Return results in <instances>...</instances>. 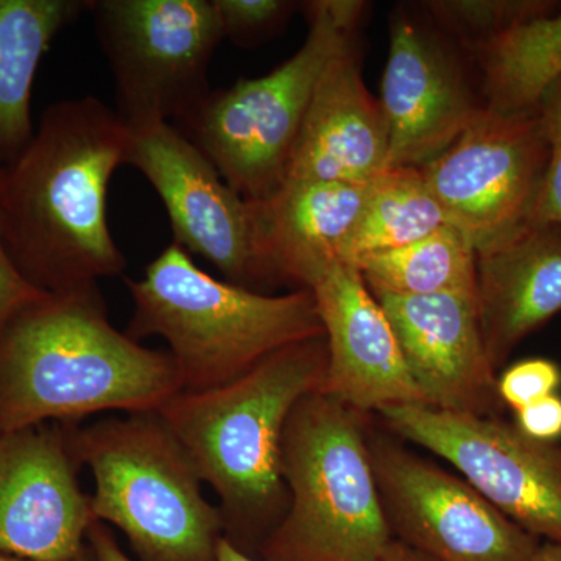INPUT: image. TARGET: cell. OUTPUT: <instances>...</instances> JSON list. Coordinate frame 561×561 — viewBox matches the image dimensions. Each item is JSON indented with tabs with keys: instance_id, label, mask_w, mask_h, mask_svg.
<instances>
[{
	"instance_id": "6da1fadb",
	"label": "cell",
	"mask_w": 561,
	"mask_h": 561,
	"mask_svg": "<svg viewBox=\"0 0 561 561\" xmlns=\"http://www.w3.org/2000/svg\"><path fill=\"white\" fill-rule=\"evenodd\" d=\"M130 142L117 111L84 95L47 106L31 144L0 168L3 242L35 289L62 294L124 273L106 197Z\"/></svg>"
},
{
	"instance_id": "7a4b0ae2",
	"label": "cell",
	"mask_w": 561,
	"mask_h": 561,
	"mask_svg": "<svg viewBox=\"0 0 561 561\" xmlns=\"http://www.w3.org/2000/svg\"><path fill=\"white\" fill-rule=\"evenodd\" d=\"M183 391L168 350L113 327L99 284L43 294L0 327V435L103 412H158Z\"/></svg>"
},
{
	"instance_id": "3957f363",
	"label": "cell",
	"mask_w": 561,
	"mask_h": 561,
	"mask_svg": "<svg viewBox=\"0 0 561 561\" xmlns=\"http://www.w3.org/2000/svg\"><path fill=\"white\" fill-rule=\"evenodd\" d=\"M327 370L323 335L279 350L225 386L180 391L158 411L216 493L225 538L254 559L289 507L280 465L287 420L320 391Z\"/></svg>"
},
{
	"instance_id": "277c9868",
	"label": "cell",
	"mask_w": 561,
	"mask_h": 561,
	"mask_svg": "<svg viewBox=\"0 0 561 561\" xmlns=\"http://www.w3.org/2000/svg\"><path fill=\"white\" fill-rule=\"evenodd\" d=\"M125 284L133 301L125 332L168 343L183 391L225 386L279 350L324 335L311 290L271 295L214 278L176 242Z\"/></svg>"
},
{
	"instance_id": "5b68a950",
	"label": "cell",
	"mask_w": 561,
	"mask_h": 561,
	"mask_svg": "<svg viewBox=\"0 0 561 561\" xmlns=\"http://www.w3.org/2000/svg\"><path fill=\"white\" fill-rule=\"evenodd\" d=\"M370 415L313 391L284 430L289 507L262 545L261 561H381L391 534L376 481Z\"/></svg>"
},
{
	"instance_id": "8992f818",
	"label": "cell",
	"mask_w": 561,
	"mask_h": 561,
	"mask_svg": "<svg viewBox=\"0 0 561 561\" xmlns=\"http://www.w3.org/2000/svg\"><path fill=\"white\" fill-rule=\"evenodd\" d=\"M70 446L94 479L95 522L119 529L140 561H219V507L160 413L73 423Z\"/></svg>"
},
{
	"instance_id": "52a82bcc",
	"label": "cell",
	"mask_w": 561,
	"mask_h": 561,
	"mask_svg": "<svg viewBox=\"0 0 561 561\" xmlns=\"http://www.w3.org/2000/svg\"><path fill=\"white\" fill-rule=\"evenodd\" d=\"M309 31L300 49L260 79L209 91L176 128L221 179L250 202L271 198L286 183L313 92L324 69L354 46L365 3L306 2Z\"/></svg>"
},
{
	"instance_id": "ba28073f",
	"label": "cell",
	"mask_w": 561,
	"mask_h": 561,
	"mask_svg": "<svg viewBox=\"0 0 561 561\" xmlns=\"http://www.w3.org/2000/svg\"><path fill=\"white\" fill-rule=\"evenodd\" d=\"M88 11L128 127L183 121L209 94L225 39L214 0H90Z\"/></svg>"
},
{
	"instance_id": "9c48e42d",
	"label": "cell",
	"mask_w": 561,
	"mask_h": 561,
	"mask_svg": "<svg viewBox=\"0 0 561 561\" xmlns=\"http://www.w3.org/2000/svg\"><path fill=\"white\" fill-rule=\"evenodd\" d=\"M549 144L540 114H501L485 105L437 160L421 168L451 227L476 253L534 224Z\"/></svg>"
},
{
	"instance_id": "30bf717a",
	"label": "cell",
	"mask_w": 561,
	"mask_h": 561,
	"mask_svg": "<svg viewBox=\"0 0 561 561\" xmlns=\"http://www.w3.org/2000/svg\"><path fill=\"white\" fill-rule=\"evenodd\" d=\"M386 426L451 463L461 479L513 523L561 545V443L531 440L500 416L390 405Z\"/></svg>"
},
{
	"instance_id": "8fae6325",
	"label": "cell",
	"mask_w": 561,
	"mask_h": 561,
	"mask_svg": "<svg viewBox=\"0 0 561 561\" xmlns=\"http://www.w3.org/2000/svg\"><path fill=\"white\" fill-rule=\"evenodd\" d=\"M368 446L394 540L437 561L534 560L540 538L470 483L371 430Z\"/></svg>"
},
{
	"instance_id": "7c38bea8",
	"label": "cell",
	"mask_w": 561,
	"mask_h": 561,
	"mask_svg": "<svg viewBox=\"0 0 561 561\" xmlns=\"http://www.w3.org/2000/svg\"><path fill=\"white\" fill-rule=\"evenodd\" d=\"M130 130L127 165L138 169L164 203L173 242L208 261L232 284L262 294L271 289L257 247L254 203L232 190L171 122Z\"/></svg>"
},
{
	"instance_id": "4fadbf2b",
	"label": "cell",
	"mask_w": 561,
	"mask_h": 561,
	"mask_svg": "<svg viewBox=\"0 0 561 561\" xmlns=\"http://www.w3.org/2000/svg\"><path fill=\"white\" fill-rule=\"evenodd\" d=\"M72 424L0 435V556L68 561L87 546L95 518L80 486Z\"/></svg>"
},
{
	"instance_id": "5bb4252c",
	"label": "cell",
	"mask_w": 561,
	"mask_h": 561,
	"mask_svg": "<svg viewBox=\"0 0 561 561\" xmlns=\"http://www.w3.org/2000/svg\"><path fill=\"white\" fill-rule=\"evenodd\" d=\"M379 103L389 133L387 169H421L437 160L482 106L448 36L402 13L390 22Z\"/></svg>"
},
{
	"instance_id": "9a60e30c",
	"label": "cell",
	"mask_w": 561,
	"mask_h": 561,
	"mask_svg": "<svg viewBox=\"0 0 561 561\" xmlns=\"http://www.w3.org/2000/svg\"><path fill=\"white\" fill-rule=\"evenodd\" d=\"M373 295L389 317L413 381L430 408L500 416L497 375L483 339L478 291Z\"/></svg>"
},
{
	"instance_id": "2e32d148",
	"label": "cell",
	"mask_w": 561,
	"mask_h": 561,
	"mask_svg": "<svg viewBox=\"0 0 561 561\" xmlns=\"http://www.w3.org/2000/svg\"><path fill=\"white\" fill-rule=\"evenodd\" d=\"M311 291L328 346L320 393L367 415L390 405H427L389 317L353 264L332 265Z\"/></svg>"
},
{
	"instance_id": "e0dca14e",
	"label": "cell",
	"mask_w": 561,
	"mask_h": 561,
	"mask_svg": "<svg viewBox=\"0 0 561 561\" xmlns=\"http://www.w3.org/2000/svg\"><path fill=\"white\" fill-rule=\"evenodd\" d=\"M387 164L389 133L381 103L368 91L351 46L317 84L286 183L365 184Z\"/></svg>"
},
{
	"instance_id": "ac0fdd59",
	"label": "cell",
	"mask_w": 561,
	"mask_h": 561,
	"mask_svg": "<svg viewBox=\"0 0 561 561\" xmlns=\"http://www.w3.org/2000/svg\"><path fill=\"white\" fill-rule=\"evenodd\" d=\"M371 183V181H370ZM370 183H286L256 208L257 247L271 289L311 290L341 262Z\"/></svg>"
},
{
	"instance_id": "d6986e66",
	"label": "cell",
	"mask_w": 561,
	"mask_h": 561,
	"mask_svg": "<svg viewBox=\"0 0 561 561\" xmlns=\"http://www.w3.org/2000/svg\"><path fill=\"white\" fill-rule=\"evenodd\" d=\"M478 301L497 373L524 339L561 313V225H530L478 253Z\"/></svg>"
},
{
	"instance_id": "ffe728a7",
	"label": "cell",
	"mask_w": 561,
	"mask_h": 561,
	"mask_svg": "<svg viewBox=\"0 0 561 561\" xmlns=\"http://www.w3.org/2000/svg\"><path fill=\"white\" fill-rule=\"evenodd\" d=\"M90 0H0V168L31 144L32 92L50 44Z\"/></svg>"
},
{
	"instance_id": "44dd1931",
	"label": "cell",
	"mask_w": 561,
	"mask_h": 561,
	"mask_svg": "<svg viewBox=\"0 0 561 561\" xmlns=\"http://www.w3.org/2000/svg\"><path fill=\"white\" fill-rule=\"evenodd\" d=\"M483 105L501 114H534L561 79V7L505 32L474 54Z\"/></svg>"
},
{
	"instance_id": "7402d4cb",
	"label": "cell",
	"mask_w": 561,
	"mask_h": 561,
	"mask_svg": "<svg viewBox=\"0 0 561 561\" xmlns=\"http://www.w3.org/2000/svg\"><path fill=\"white\" fill-rule=\"evenodd\" d=\"M373 294L430 297L449 291H478V253L451 225L401 249L348 262Z\"/></svg>"
},
{
	"instance_id": "603a6c76",
	"label": "cell",
	"mask_w": 561,
	"mask_h": 561,
	"mask_svg": "<svg viewBox=\"0 0 561 561\" xmlns=\"http://www.w3.org/2000/svg\"><path fill=\"white\" fill-rule=\"evenodd\" d=\"M449 225L416 168L387 169L368 187L364 208L341 251L342 262L401 249Z\"/></svg>"
},
{
	"instance_id": "cb8c5ba5",
	"label": "cell",
	"mask_w": 561,
	"mask_h": 561,
	"mask_svg": "<svg viewBox=\"0 0 561 561\" xmlns=\"http://www.w3.org/2000/svg\"><path fill=\"white\" fill-rule=\"evenodd\" d=\"M549 0H434L426 9L435 24L472 55L524 22L560 9Z\"/></svg>"
},
{
	"instance_id": "d4e9b609",
	"label": "cell",
	"mask_w": 561,
	"mask_h": 561,
	"mask_svg": "<svg viewBox=\"0 0 561 561\" xmlns=\"http://www.w3.org/2000/svg\"><path fill=\"white\" fill-rule=\"evenodd\" d=\"M225 38L236 46L251 47L279 32L297 2L286 0H214Z\"/></svg>"
},
{
	"instance_id": "484cf974",
	"label": "cell",
	"mask_w": 561,
	"mask_h": 561,
	"mask_svg": "<svg viewBox=\"0 0 561 561\" xmlns=\"http://www.w3.org/2000/svg\"><path fill=\"white\" fill-rule=\"evenodd\" d=\"M538 114L549 144V160L531 225H561V79L542 95Z\"/></svg>"
},
{
	"instance_id": "4316f807",
	"label": "cell",
	"mask_w": 561,
	"mask_h": 561,
	"mask_svg": "<svg viewBox=\"0 0 561 561\" xmlns=\"http://www.w3.org/2000/svg\"><path fill=\"white\" fill-rule=\"evenodd\" d=\"M497 397L513 412L556 394L561 387L559 364L545 357L516 362L497 376Z\"/></svg>"
},
{
	"instance_id": "83f0119b",
	"label": "cell",
	"mask_w": 561,
	"mask_h": 561,
	"mask_svg": "<svg viewBox=\"0 0 561 561\" xmlns=\"http://www.w3.org/2000/svg\"><path fill=\"white\" fill-rule=\"evenodd\" d=\"M515 424L531 440H561V397L559 393L531 402L515 412Z\"/></svg>"
},
{
	"instance_id": "f1b7e54d",
	"label": "cell",
	"mask_w": 561,
	"mask_h": 561,
	"mask_svg": "<svg viewBox=\"0 0 561 561\" xmlns=\"http://www.w3.org/2000/svg\"><path fill=\"white\" fill-rule=\"evenodd\" d=\"M44 291L35 289L14 267L3 242L0 227V327L25 305L36 300Z\"/></svg>"
},
{
	"instance_id": "f546056e",
	"label": "cell",
	"mask_w": 561,
	"mask_h": 561,
	"mask_svg": "<svg viewBox=\"0 0 561 561\" xmlns=\"http://www.w3.org/2000/svg\"><path fill=\"white\" fill-rule=\"evenodd\" d=\"M88 542L98 561H135L121 548L110 527L101 522L92 524L88 531Z\"/></svg>"
},
{
	"instance_id": "4dcf8cb0",
	"label": "cell",
	"mask_w": 561,
	"mask_h": 561,
	"mask_svg": "<svg viewBox=\"0 0 561 561\" xmlns=\"http://www.w3.org/2000/svg\"><path fill=\"white\" fill-rule=\"evenodd\" d=\"M381 561H437L426 553L416 551L411 546L398 540H391L389 548L383 552Z\"/></svg>"
},
{
	"instance_id": "1f68e13d",
	"label": "cell",
	"mask_w": 561,
	"mask_h": 561,
	"mask_svg": "<svg viewBox=\"0 0 561 561\" xmlns=\"http://www.w3.org/2000/svg\"><path fill=\"white\" fill-rule=\"evenodd\" d=\"M219 561H261L254 557L247 556L239 549H236L227 538L220 541L219 546Z\"/></svg>"
},
{
	"instance_id": "d6a6232c",
	"label": "cell",
	"mask_w": 561,
	"mask_h": 561,
	"mask_svg": "<svg viewBox=\"0 0 561 561\" xmlns=\"http://www.w3.org/2000/svg\"><path fill=\"white\" fill-rule=\"evenodd\" d=\"M531 561H561V545L559 542L541 541L540 548Z\"/></svg>"
},
{
	"instance_id": "836d02e7",
	"label": "cell",
	"mask_w": 561,
	"mask_h": 561,
	"mask_svg": "<svg viewBox=\"0 0 561 561\" xmlns=\"http://www.w3.org/2000/svg\"><path fill=\"white\" fill-rule=\"evenodd\" d=\"M68 561H98V559H95V553L92 551L90 542H87V546H84L76 557H72V559Z\"/></svg>"
},
{
	"instance_id": "e575fe53",
	"label": "cell",
	"mask_w": 561,
	"mask_h": 561,
	"mask_svg": "<svg viewBox=\"0 0 561 561\" xmlns=\"http://www.w3.org/2000/svg\"><path fill=\"white\" fill-rule=\"evenodd\" d=\"M0 561H27V560L14 559V557L0 556Z\"/></svg>"
}]
</instances>
